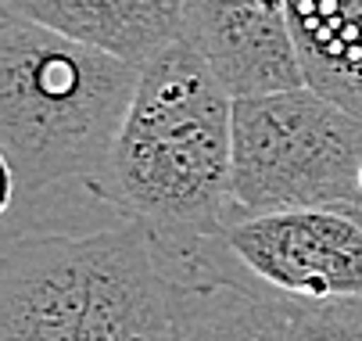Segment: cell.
<instances>
[{
    "label": "cell",
    "mask_w": 362,
    "mask_h": 341,
    "mask_svg": "<svg viewBox=\"0 0 362 341\" xmlns=\"http://www.w3.org/2000/svg\"><path fill=\"white\" fill-rule=\"evenodd\" d=\"M233 93L187 40L140 69L115 151L86 190L162 241L223 237L233 219Z\"/></svg>",
    "instance_id": "obj_1"
},
{
    "label": "cell",
    "mask_w": 362,
    "mask_h": 341,
    "mask_svg": "<svg viewBox=\"0 0 362 341\" xmlns=\"http://www.w3.org/2000/svg\"><path fill=\"white\" fill-rule=\"evenodd\" d=\"M140 65L0 11V209L105 173Z\"/></svg>",
    "instance_id": "obj_2"
},
{
    "label": "cell",
    "mask_w": 362,
    "mask_h": 341,
    "mask_svg": "<svg viewBox=\"0 0 362 341\" xmlns=\"http://www.w3.org/2000/svg\"><path fill=\"white\" fill-rule=\"evenodd\" d=\"M0 341H176V280L140 223L8 237Z\"/></svg>",
    "instance_id": "obj_3"
},
{
    "label": "cell",
    "mask_w": 362,
    "mask_h": 341,
    "mask_svg": "<svg viewBox=\"0 0 362 341\" xmlns=\"http://www.w3.org/2000/svg\"><path fill=\"white\" fill-rule=\"evenodd\" d=\"M362 119L313 86L233 101V216L362 212Z\"/></svg>",
    "instance_id": "obj_4"
},
{
    "label": "cell",
    "mask_w": 362,
    "mask_h": 341,
    "mask_svg": "<svg viewBox=\"0 0 362 341\" xmlns=\"http://www.w3.org/2000/svg\"><path fill=\"white\" fill-rule=\"evenodd\" d=\"M223 241L251 280L291 302L362 299V212L294 209L233 216Z\"/></svg>",
    "instance_id": "obj_5"
},
{
    "label": "cell",
    "mask_w": 362,
    "mask_h": 341,
    "mask_svg": "<svg viewBox=\"0 0 362 341\" xmlns=\"http://www.w3.org/2000/svg\"><path fill=\"white\" fill-rule=\"evenodd\" d=\"M176 280V341H294L291 299L251 280L223 237L158 248Z\"/></svg>",
    "instance_id": "obj_6"
},
{
    "label": "cell",
    "mask_w": 362,
    "mask_h": 341,
    "mask_svg": "<svg viewBox=\"0 0 362 341\" xmlns=\"http://www.w3.org/2000/svg\"><path fill=\"white\" fill-rule=\"evenodd\" d=\"M183 40L233 101L305 86L287 0H183Z\"/></svg>",
    "instance_id": "obj_7"
},
{
    "label": "cell",
    "mask_w": 362,
    "mask_h": 341,
    "mask_svg": "<svg viewBox=\"0 0 362 341\" xmlns=\"http://www.w3.org/2000/svg\"><path fill=\"white\" fill-rule=\"evenodd\" d=\"M0 11L140 69L183 40V0H0Z\"/></svg>",
    "instance_id": "obj_8"
},
{
    "label": "cell",
    "mask_w": 362,
    "mask_h": 341,
    "mask_svg": "<svg viewBox=\"0 0 362 341\" xmlns=\"http://www.w3.org/2000/svg\"><path fill=\"white\" fill-rule=\"evenodd\" d=\"M305 86L362 119V0H287Z\"/></svg>",
    "instance_id": "obj_9"
},
{
    "label": "cell",
    "mask_w": 362,
    "mask_h": 341,
    "mask_svg": "<svg viewBox=\"0 0 362 341\" xmlns=\"http://www.w3.org/2000/svg\"><path fill=\"white\" fill-rule=\"evenodd\" d=\"M294 341H362V299L291 302Z\"/></svg>",
    "instance_id": "obj_10"
}]
</instances>
